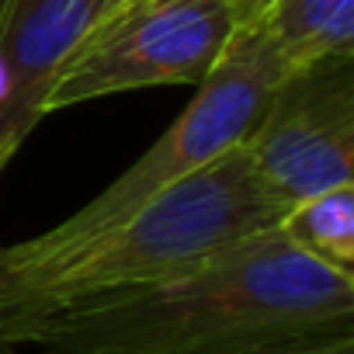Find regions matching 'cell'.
<instances>
[{
    "mask_svg": "<svg viewBox=\"0 0 354 354\" xmlns=\"http://www.w3.org/2000/svg\"><path fill=\"white\" fill-rule=\"evenodd\" d=\"M354 333V278L281 230L212 261L49 319L15 354H271Z\"/></svg>",
    "mask_w": 354,
    "mask_h": 354,
    "instance_id": "cell-1",
    "label": "cell"
},
{
    "mask_svg": "<svg viewBox=\"0 0 354 354\" xmlns=\"http://www.w3.org/2000/svg\"><path fill=\"white\" fill-rule=\"evenodd\" d=\"M223 4H226V11H230L236 28H250V25H257L268 15V8L274 4V0H223Z\"/></svg>",
    "mask_w": 354,
    "mask_h": 354,
    "instance_id": "cell-9",
    "label": "cell"
},
{
    "mask_svg": "<svg viewBox=\"0 0 354 354\" xmlns=\"http://www.w3.org/2000/svg\"><path fill=\"white\" fill-rule=\"evenodd\" d=\"M261 28L285 80L319 63L354 56V0H274Z\"/></svg>",
    "mask_w": 354,
    "mask_h": 354,
    "instance_id": "cell-7",
    "label": "cell"
},
{
    "mask_svg": "<svg viewBox=\"0 0 354 354\" xmlns=\"http://www.w3.org/2000/svg\"><path fill=\"white\" fill-rule=\"evenodd\" d=\"M8 4H11V0H0V18H4V11H8Z\"/></svg>",
    "mask_w": 354,
    "mask_h": 354,
    "instance_id": "cell-11",
    "label": "cell"
},
{
    "mask_svg": "<svg viewBox=\"0 0 354 354\" xmlns=\"http://www.w3.org/2000/svg\"><path fill=\"white\" fill-rule=\"evenodd\" d=\"M281 80L285 70L261 28H236L212 73L198 84L195 101L101 195H94L70 219H63V226L101 230L136 216L156 195L185 181L188 174L240 146L261 122Z\"/></svg>",
    "mask_w": 354,
    "mask_h": 354,
    "instance_id": "cell-4",
    "label": "cell"
},
{
    "mask_svg": "<svg viewBox=\"0 0 354 354\" xmlns=\"http://www.w3.org/2000/svg\"><path fill=\"white\" fill-rule=\"evenodd\" d=\"M271 354H354V333L326 337V340H313V344H299V347H285Z\"/></svg>",
    "mask_w": 354,
    "mask_h": 354,
    "instance_id": "cell-10",
    "label": "cell"
},
{
    "mask_svg": "<svg viewBox=\"0 0 354 354\" xmlns=\"http://www.w3.org/2000/svg\"><path fill=\"white\" fill-rule=\"evenodd\" d=\"M278 230L309 257L340 274H354V185L292 205Z\"/></svg>",
    "mask_w": 354,
    "mask_h": 354,
    "instance_id": "cell-8",
    "label": "cell"
},
{
    "mask_svg": "<svg viewBox=\"0 0 354 354\" xmlns=\"http://www.w3.org/2000/svg\"><path fill=\"white\" fill-rule=\"evenodd\" d=\"M281 216L243 146H233L122 223L101 230L59 223L0 247V354H15L21 337L49 319L185 274L271 233Z\"/></svg>",
    "mask_w": 354,
    "mask_h": 354,
    "instance_id": "cell-2",
    "label": "cell"
},
{
    "mask_svg": "<svg viewBox=\"0 0 354 354\" xmlns=\"http://www.w3.org/2000/svg\"><path fill=\"white\" fill-rule=\"evenodd\" d=\"M233 35L223 0H115L56 70L46 115L125 91L198 87Z\"/></svg>",
    "mask_w": 354,
    "mask_h": 354,
    "instance_id": "cell-3",
    "label": "cell"
},
{
    "mask_svg": "<svg viewBox=\"0 0 354 354\" xmlns=\"http://www.w3.org/2000/svg\"><path fill=\"white\" fill-rule=\"evenodd\" d=\"M240 146L281 212L354 185V56L281 80Z\"/></svg>",
    "mask_w": 354,
    "mask_h": 354,
    "instance_id": "cell-5",
    "label": "cell"
},
{
    "mask_svg": "<svg viewBox=\"0 0 354 354\" xmlns=\"http://www.w3.org/2000/svg\"><path fill=\"white\" fill-rule=\"evenodd\" d=\"M115 0H11L0 18V174L46 118L56 70Z\"/></svg>",
    "mask_w": 354,
    "mask_h": 354,
    "instance_id": "cell-6",
    "label": "cell"
}]
</instances>
